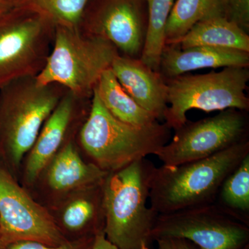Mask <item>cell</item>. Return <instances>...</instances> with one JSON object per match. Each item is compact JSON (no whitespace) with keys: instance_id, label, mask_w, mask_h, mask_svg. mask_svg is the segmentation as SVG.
I'll use <instances>...</instances> for the list:
<instances>
[{"instance_id":"cell-27","label":"cell","mask_w":249,"mask_h":249,"mask_svg":"<svg viewBox=\"0 0 249 249\" xmlns=\"http://www.w3.org/2000/svg\"><path fill=\"white\" fill-rule=\"evenodd\" d=\"M16 6V0H0V18Z\"/></svg>"},{"instance_id":"cell-21","label":"cell","mask_w":249,"mask_h":249,"mask_svg":"<svg viewBox=\"0 0 249 249\" xmlns=\"http://www.w3.org/2000/svg\"><path fill=\"white\" fill-rule=\"evenodd\" d=\"M229 213L249 222V155L224 180L214 201Z\"/></svg>"},{"instance_id":"cell-13","label":"cell","mask_w":249,"mask_h":249,"mask_svg":"<svg viewBox=\"0 0 249 249\" xmlns=\"http://www.w3.org/2000/svg\"><path fill=\"white\" fill-rule=\"evenodd\" d=\"M107 175L83 158L75 138L41 170L28 191L47 209L75 192L101 184Z\"/></svg>"},{"instance_id":"cell-23","label":"cell","mask_w":249,"mask_h":249,"mask_svg":"<svg viewBox=\"0 0 249 249\" xmlns=\"http://www.w3.org/2000/svg\"><path fill=\"white\" fill-rule=\"evenodd\" d=\"M95 237L96 236L68 241L66 243L57 247H52L33 241H20L11 244L7 249H91Z\"/></svg>"},{"instance_id":"cell-9","label":"cell","mask_w":249,"mask_h":249,"mask_svg":"<svg viewBox=\"0 0 249 249\" xmlns=\"http://www.w3.org/2000/svg\"><path fill=\"white\" fill-rule=\"evenodd\" d=\"M245 112L228 109L213 117L195 122L187 121L155 156L163 165L173 166L226 150L247 139L248 120Z\"/></svg>"},{"instance_id":"cell-1","label":"cell","mask_w":249,"mask_h":249,"mask_svg":"<svg viewBox=\"0 0 249 249\" xmlns=\"http://www.w3.org/2000/svg\"><path fill=\"white\" fill-rule=\"evenodd\" d=\"M249 155L248 139L202 160L152 170L149 204L160 215L212 204L225 178Z\"/></svg>"},{"instance_id":"cell-11","label":"cell","mask_w":249,"mask_h":249,"mask_svg":"<svg viewBox=\"0 0 249 249\" xmlns=\"http://www.w3.org/2000/svg\"><path fill=\"white\" fill-rule=\"evenodd\" d=\"M147 26L145 0H90L78 29L110 42L121 55L140 59Z\"/></svg>"},{"instance_id":"cell-7","label":"cell","mask_w":249,"mask_h":249,"mask_svg":"<svg viewBox=\"0 0 249 249\" xmlns=\"http://www.w3.org/2000/svg\"><path fill=\"white\" fill-rule=\"evenodd\" d=\"M55 29L48 18L24 6H16L0 18V88L42 71Z\"/></svg>"},{"instance_id":"cell-15","label":"cell","mask_w":249,"mask_h":249,"mask_svg":"<svg viewBox=\"0 0 249 249\" xmlns=\"http://www.w3.org/2000/svg\"><path fill=\"white\" fill-rule=\"evenodd\" d=\"M111 70L122 88L139 106L163 121L168 107V88L159 71L147 67L139 58L119 55Z\"/></svg>"},{"instance_id":"cell-26","label":"cell","mask_w":249,"mask_h":249,"mask_svg":"<svg viewBox=\"0 0 249 249\" xmlns=\"http://www.w3.org/2000/svg\"><path fill=\"white\" fill-rule=\"evenodd\" d=\"M91 249H119L107 240L104 232H100L95 237L94 242Z\"/></svg>"},{"instance_id":"cell-17","label":"cell","mask_w":249,"mask_h":249,"mask_svg":"<svg viewBox=\"0 0 249 249\" xmlns=\"http://www.w3.org/2000/svg\"><path fill=\"white\" fill-rule=\"evenodd\" d=\"M173 45L181 49L208 46L249 52V36L227 18L216 17L196 23Z\"/></svg>"},{"instance_id":"cell-25","label":"cell","mask_w":249,"mask_h":249,"mask_svg":"<svg viewBox=\"0 0 249 249\" xmlns=\"http://www.w3.org/2000/svg\"><path fill=\"white\" fill-rule=\"evenodd\" d=\"M158 249H199L190 241L181 238H161L156 240Z\"/></svg>"},{"instance_id":"cell-18","label":"cell","mask_w":249,"mask_h":249,"mask_svg":"<svg viewBox=\"0 0 249 249\" xmlns=\"http://www.w3.org/2000/svg\"><path fill=\"white\" fill-rule=\"evenodd\" d=\"M95 90L108 112L121 122L143 127L159 121L124 91L111 68L103 72Z\"/></svg>"},{"instance_id":"cell-19","label":"cell","mask_w":249,"mask_h":249,"mask_svg":"<svg viewBox=\"0 0 249 249\" xmlns=\"http://www.w3.org/2000/svg\"><path fill=\"white\" fill-rule=\"evenodd\" d=\"M227 0H177L165 27V45H173L196 23L227 18Z\"/></svg>"},{"instance_id":"cell-30","label":"cell","mask_w":249,"mask_h":249,"mask_svg":"<svg viewBox=\"0 0 249 249\" xmlns=\"http://www.w3.org/2000/svg\"><path fill=\"white\" fill-rule=\"evenodd\" d=\"M242 249H249V245H246L245 247H243Z\"/></svg>"},{"instance_id":"cell-3","label":"cell","mask_w":249,"mask_h":249,"mask_svg":"<svg viewBox=\"0 0 249 249\" xmlns=\"http://www.w3.org/2000/svg\"><path fill=\"white\" fill-rule=\"evenodd\" d=\"M67 89L26 77L0 88V161L18 180L23 160Z\"/></svg>"},{"instance_id":"cell-2","label":"cell","mask_w":249,"mask_h":249,"mask_svg":"<svg viewBox=\"0 0 249 249\" xmlns=\"http://www.w3.org/2000/svg\"><path fill=\"white\" fill-rule=\"evenodd\" d=\"M170 129L160 121L136 127L117 120L103 106L94 89L89 114L76 142L87 161L109 173L155 155L169 142Z\"/></svg>"},{"instance_id":"cell-28","label":"cell","mask_w":249,"mask_h":249,"mask_svg":"<svg viewBox=\"0 0 249 249\" xmlns=\"http://www.w3.org/2000/svg\"><path fill=\"white\" fill-rule=\"evenodd\" d=\"M9 245L6 243L4 240L0 238V249H7Z\"/></svg>"},{"instance_id":"cell-6","label":"cell","mask_w":249,"mask_h":249,"mask_svg":"<svg viewBox=\"0 0 249 249\" xmlns=\"http://www.w3.org/2000/svg\"><path fill=\"white\" fill-rule=\"evenodd\" d=\"M249 80L248 68L238 67L165 79L169 104L163 117L165 124L176 130L188 121L187 112L193 109L207 113L228 109L248 111Z\"/></svg>"},{"instance_id":"cell-20","label":"cell","mask_w":249,"mask_h":249,"mask_svg":"<svg viewBox=\"0 0 249 249\" xmlns=\"http://www.w3.org/2000/svg\"><path fill=\"white\" fill-rule=\"evenodd\" d=\"M147 7V26L145 43L140 60L159 71L165 46V27L175 0H145Z\"/></svg>"},{"instance_id":"cell-12","label":"cell","mask_w":249,"mask_h":249,"mask_svg":"<svg viewBox=\"0 0 249 249\" xmlns=\"http://www.w3.org/2000/svg\"><path fill=\"white\" fill-rule=\"evenodd\" d=\"M91 102V98L80 97L68 90L62 96L23 160L18 181L27 191L51 160L76 138L89 114Z\"/></svg>"},{"instance_id":"cell-24","label":"cell","mask_w":249,"mask_h":249,"mask_svg":"<svg viewBox=\"0 0 249 249\" xmlns=\"http://www.w3.org/2000/svg\"><path fill=\"white\" fill-rule=\"evenodd\" d=\"M227 18L249 33V0H227Z\"/></svg>"},{"instance_id":"cell-29","label":"cell","mask_w":249,"mask_h":249,"mask_svg":"<svg viewBox=\"0 0 249 249\" xmlns=\"http://www.w3.org/2000/svg\"><path fill=\"white\" fill-rule=\"evenodd\" d=\"M148 245H147V244H143V245H142V249H149L148 248Z\"/></svg>"},{"instance_id":"cell-10","label":"cell","mask_w":249,"mask_h":249,"mask_svg":"<svg viewBox=\"0 0 249 249\" xmlns=\"http://www.w3.org/2000/svg\"><path fill=\"white\" fill-rule=\"evenodd\" d=\"M0 238L7 245L33 241L57 247L68 242L45 207L0 161Z\"/></svg>"},{"instance_id":"cell-4","label":"cell","mask_w":249,"mask_h":249,"mask_svg":"<svg viewBox=\"0 0 249 249\" xmlns=\"http://www.w3.org/2000/svg\"><path fill=\"white\" fill-rule=\"evenodd\" d=\"M155 165L141 159L107 173L103 183L105 235L119 249H141L151 241L158 214L149 202Z\"/></svg>"},{"instance_id":"cell-5","label":"cell","mask_w":249,"mask_h":249,"mask_svg":"<svg viewBox=\"0 0 249 249\" xmlns=\"http://www.w3.org/2000/svg\"><path fill=\"white\" fill-rule=\"evenodd\" d=\"M119 55L107 40L55 25L52 51L36 80L41 85H60L80 97L91 98L101 75Z\"/></svg>"},{"instance_id":"cell-16","label":"cell","mask_w":249,"mask_h":249,"mask_svg":"<svg viewBox=\"0 0 249 249\" xmlns=\"http://www.w3.org/2000/svg\"><path fill=\"white\" fill-rule=\"evenodd\" d=\"M249 52L222 47L196 46L181 49L178 45H165L159 72L165 79L206 68L248 67Z\"/></svg>"},{"instance_id":"cell-22","label":"cell","mask_w":249,"mask_h":249,"mask_svg":"<svg viewBox=\"0 0 249 249\" xmlns=\"http://www.w3.org/2000/svg\"><path fill=\"white\" fill-rule=\"evenodd\" d=\"M90 0H16V6H24L42 14L55 25L78 29Z\"/></svg>"},{"instance_id":"cell-14","label":"cell","mask_w":249,"mask_h":249,"mask_svg":"<svg viewBox=\"0 0 249 249\" xmlns=\"http://www.w3.org/2000/svg\"><path fill=\"white\" fill-rule=\"evenodd\" d=\"M103 183L75 192L47 208L67 240L92 237L104 231Z\"/></svg>"},{"instance_id":"cell-8","label":"cell","mask_w":249,"mask_h":249,"mask_svg":"<svg viewBox=\"0 0 249 249\" xmlns=\"http://www.w3.org/2000/svg\"><path fill=\"white\" fill-rule=\"evenodd\" d=\"M150 237L184 239L199 249H242L249 245V226L214 202L160 214Z\"/></svg>"}]
</instances>
